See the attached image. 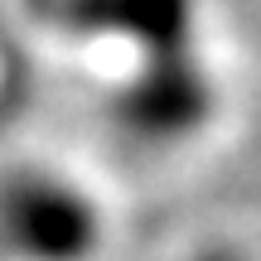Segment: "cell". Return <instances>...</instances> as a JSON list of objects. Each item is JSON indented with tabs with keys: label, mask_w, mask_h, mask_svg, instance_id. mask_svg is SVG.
I'll list each match as a JSON object with an SVG mask.
<instances>
[{
	"label": "cell",
	"mask_w": 261,
	"mask_h": 261,
	"mask_svg": "<svg viewBox=\"0 0 261 261\" xmlns=\"http://www.w3.org/2000/svg\"><path fill=\"white\" fill-rule=\"evenodd\" d=\"M107 208L83 179L24 165L0 179V261H97Z\"/></svg>",
	"instance_id": "obj_1"
}]
</instances>
